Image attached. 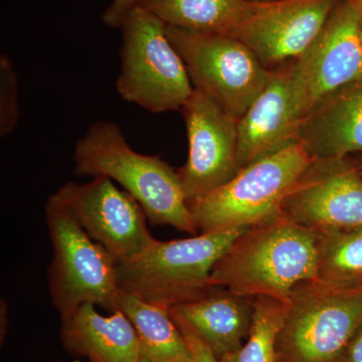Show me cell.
Instances as JSON below:
<instances>
[{"mask_svg":"<svg viewBox=\"0 0 362 362\" xmlns=\"http://www.w3.org/2000/svg\"><path fill=\"white\" fill-rule=\"evenodd\" d=\"M95 306L83 304L62 317L64 347L88 362H139V341L129 319L120 309L102 315Z\"/></svg>","mask_w":362,"mask_h":362,"instance_id":"obj_16","label":"cell"},{"mask_svg":"<svg viewBox=\"0 0 362 362\" xmlns=\"http://www.w3.org/2000/svg\"><path fill=\"white\" fill-rule=\"evenodd\" d=\"M342 362H362V323L350 341Z\"/></svg>","mask_w":362,"mask_h":362,"instance_id":"obj_25","label":"cell"},{"mask_svg":"<svg viewBox=\"0 0 362 362\" xmlns=\"http://www.w3.org/2000/svg\"><path fill=\"white\" fill-rule=\"evenodd\" d=\"M52 197L117 262L134 258L157 240L147 226L148 218L142 206L107 176H96L81 185L66 183Z\"/></svg>","mask_w":362,"mask_h":362,"instance_id":"obj_10","label":"cell"},{"mask_svg":"<svg viewBox=\"0 0 362 362\" xmlns=\"http://www.w3.org/2000/svg\"><path fill=\"white\" fill-rule=\"evenodd\" d=\"M120 28L122 69L117 80L120 96L152 113L180 110L194 88L166 35L165 23L136 4Z\"/></svg>","mask_w":362,"mask_h":362,"instance_id":"obj_6","label":"cell"},{"mask_svg":"<svg viewBox=\"0 0 362 362\" xmlns=\"http://www.w3.org/2000/svg\"><path fill=\"white\" fill-rule=\"evenodd\" d=\"M75 173L107 176L132 195L153 226H170L197 235L194 216L176 169L159 156L134 151L116 124H93L76 145Z\"/></svg>","mask_w":362,"mask_h":362,"instance_id":"obj_2","label":"cell"},{"mask_svg":"<svg viewBox=\"0 0 362 362\" xmlns=\"http://www.w3.org/2000/svg\"><path fill=\"white\" fill-rule=\"evenodd\" d=\"M166 35L194 89L206 93L238 120L270 80L272 71L239 39L171 25H166Z\"/></svg>","mask_w":362,"mask_h":362,"instance_id":"obj_8","label":"cell"},{"mask_svg":"<svg viewBox=\"0 0 362 362\" xmlns=\"http://www.w3.org/2000/svg\"><path fill=\"white\" fill-rule=\"evenodd\" d=\"M136 6V0H113L103 16L104 23L111 28H121L125 16Z\"/></svg>","mask_w":362,"mask_h":362,"instance_id":"obj_24","label":"cell"},{"mask_svg":"<svg viewBox=\"0 0 362 362\" xmlns=\"http://www.w3.org/2000/svg\"><path fill=\"white\" fill-rule=\"evenodd\" d=\"M117 308L134 327L143 358L151 362L192 361L189 347L171 316L170 308L121 290Z\"/></svg>","mask_w":362,"mask_h":362,"instance_id":"obj_19","label":"cell"},{"mask_svg":"<svg viewBox=\"0 0 362 362\" xmlns=\"http://www.w3.org/2000/svg\"><path fill=\"white\" fill-rule=\"evenodd\" d=\"M170 312L185 320L220 359L244 344L251 328L254 299L213 287L199 299L171 307Z\"/></svg>","mask_w":362,"mask_h":362,"instance_id":"obj_17","label":"cell"},{"mask_svg":"<svg viewBox=\"0 0 362 362\" xmlns=\"http://www.w3.org/2000/svg\"><path fill=\"white\" fill-rule=\"evenodd\" d=\"M20 119L18 82L13 63L6 54L0 57V136L13 132Z\"/></svg>","mask_w":362,"mask_h":362,"instance_id":"obj_22","label":"cell"},{"mask_svg":"<svg viewBox=\"0 0 362 362\" xmlns=\"http://www.w3.org/2000/svg\"><path fill=\"white\" fill-rule=\"evenodd\" d=\"M58 362H84L81 361H58Z\"/></svg>","mask_w":362,"mask_h":362,"instance_id":"obj_29","label":"cell"},{"mask_svg":"<svg viewBox=\"0 0 362 362\" xmlns=\"http://www.w3.org/2000/svg\"><path fill=\"white\" fill-rule=\"evenodd\" d=\"M351 157L354 158V162H356L357 168H358L359 173L362 175V153L356 154V156H352Z\"/></svg>","mask_w":362,"mask_h":362,"instance_id":"obj_26","label":"cell"},{"mask_svg":"<svg viewBox=\"0 0 362 362\" xmlns=\"http://www.w3.org/2000/svg\"><path fill=\"white\" fill-rule=\"evenodd\" d=\"M359 4V8H361V33H362V0H357Z\"/></svg>","mask_w":362,"mask_h":362,"instance_id":"obj_27","label":"cell"},{"mask_svg":"<svg viewBox=\"0 0 362 362\" xmlns=\"http://www.w3.org/2000/svg\"><path fill=\"white\" fill-rule=\"evenodd\" d=\"M338 0H267L240 33L268 70L289 65L307 51L322 30Z\"/></svg>","mask_w":362,"mask_h":362,"instance_id":"obj_13","label":"cell"},{"mask_svg":"<svg viewBox=\"0 0 362 362\" xmlns=\"http://www.w3.org/2000/svg\"><path fill=\"white\" fill-rule=\"evenodd\" d=\"M315 232L317 281L362 286V226Z\"/></svg>","mask_w":362,"mask_h":362,"instance_id":"obj_20","label":"cell"},{"mask_svg":"<svg viewBox=\"0 0 362 362\" xmlns=\"http://www.w3.org/2000/svg\"><path fill=\"white\" fill-rule=\"evenodd\" d=\"M288 302L270 297L254 299L251 328L247 342L220 362H277V346L287 315Z\"/></svg>","mask_w":362,"mask_h":362,"instance_id":"obj_21","label":"cell"},{"mask_svg":"<svg viewBox=\"0 0 362 362\" xmlns=\"http://www.w3.org/2000/svg\"><path fill=\"white\" fill-rule=\"evenodd\" d=\"M298 143L311 159L362 153V78L325 98L303 117Z\"/></svg>","mask_w":362,"mask_h":362,"instance_id":"obj_15","label":"cell"},{"mask_svg":"<svg viewBox=\"0 0 362 362\" xmlns=\"http://www.w3.org/2000/svg\"><path fill=\"white\" fill-rule=\"evenodd\" d=\"M267 0H136L166 25L237 39Z\"/></svg>","mask_w":362,"mask_h":362,"instance_id":"obj_18","label":"cell"},{"mask_svg":"<svg viewBox=\"0 0 362 362\" xmlns=\"http://www.w3.org/2000/svg\"><path fill=\"white\" fill-rule=\"evenodd\" d=\"M171 316H173L175 323L177 324L178 328H180L185 340H187L190 354H192V361L190 362H220V359L214 356L213 350L202 341L201 337L192 330V328L185 320H182L180 317L173 315V313H171Z\"/></svg>","mask_w":362,"mask_h":362,"instance_id":"obj_23","label":"cell"},{"mask_svg":"<svg viewBox=\"0 0 362 362\" xmlns=\"http://www.w3.org/2000/svg\"><path fill=\"white\" fill-rule=\"evenodd\" d=\"M362 323V286L298 285L288 300L277 362H342Z\"/></svg>","mask_w":362,"mask_h":362,"instance_id":"obj_4","label":"cell"},{"mask_svg":"<svg viewBox=\"0 0 362 362\" xmlns=\"http://www.w3.org/2000/svg\"><path fill=\"white\" fill-rule=\"evenodd\" d=\"M311 158L299 143L240 169L235 177L188 207L199 233L259 225L282 204Z\"/></svg>","mask_w":362,"mask_h":362,"instance_id":"obj_5","label":"cell"},{"mask_svg":"<svg viewBox=\"0 0 362 362\" xmlns=\"http://www.w3.org/2000/svg\"><path fill=\"white\" fill-rule=\"evenodd\" d=\"M281 211L314 230L362 226V175L354 158L311 159Z\"/></svg>","mask_w":362,"mask_h":362,"instance_id":"obj_12","label":"cell"},{"mask_svg":"<svg viewBox=\"0 0 362 362\" xmlns=\"http://www.w3.org/2000/svg\"><path fill=\"white\" fill-rule=\"evenodd\" d=\"M361 78V8L357 0H338L318 37L291 64L300 120L325 98Z\"/></svg>","mask_w":362,"mask_h":362,"instance_id":"obj_9","label":"cell"},{"mask_svg":"<svg viewBox=\"0 0 362 362\" xmlns=\"http://www.w3.org/2000/svg\"><path fill=\"white\" fill-rule=\"evenodd\" d=\"M247 228L156 240L142 254L117 263L119 289L171 308L204 296L211 274L233 240Z\"/></svg>","mask_w":362,"mask_h":362,"instance_id":"obj_3","label":"cell"},{"mask_svg":"<svg viewBox=\"0 0 362 362\" xmlns=\"http://www.w3.org/2000/svg\"><path fill=\"white\" fill-rule=\"evenodd\" d=\"M317 280V233L279 214L247 228L216 262L211 287L240 296L288 302L298 285Z\"/></svg>","mask_w":362,"mask_h":362,"instance_id":"obj_1","label":"cell"},{"mask_svg":"<svg viewBox=\"0 0 362 362\" xmlns=\"http://www.w3.org/2000/svg\"><path fill=\"white\" fill-rule=\"evenodd\" d=\"M300 122L289 64L272 71L268 84L238 120L240 169L298 143Z\"/></svg>","mask_w":362,"mask_h":362,"instance_id":"obj_14","label":"cell"},{"mask_svg":"<svg viewBox=\"0 0 362 362\" xmlns=\"http://www.w3.org/2000/svg\"><path fill=\"white\" fill-rule=\"evenodd\" d=\"M139 362H151V361H147V359L143 358V357H141V359H140Z\"/></svg>","mask_w":362,"mask_h":362,"instance_id":"obj_28","label":"cell"},{"mask_svg":"<svg viewBox=\"0 0 362 362\" xmlns=\"http://www.w3.org/2000/svg\"><path fill=\"white\" fill-rule=\"evenodd\" d=\"M45 220L52 247L49 291L61 318L86 303L118 309L117 259L52 197L45 204Z\"/></svg>","mask_w":362,"mask_h":362,"instance_id":"obj_7","label":"cell"},{"mask_svg":"<svg viewBox=\"0 0 362 362\" xmlns=\"http://www.w3.org/2000/svg\"><path fill=\"white\" fill-rule=\"evenodd\" d=\"M180 111L187 126L188 157L176 173L189 204L239 173L238 119L199 89H194Z\"/></svg>","mask_w":362,"mask_h":362,"instance_id":"obj_11","label":"cell"}]
</instances>
